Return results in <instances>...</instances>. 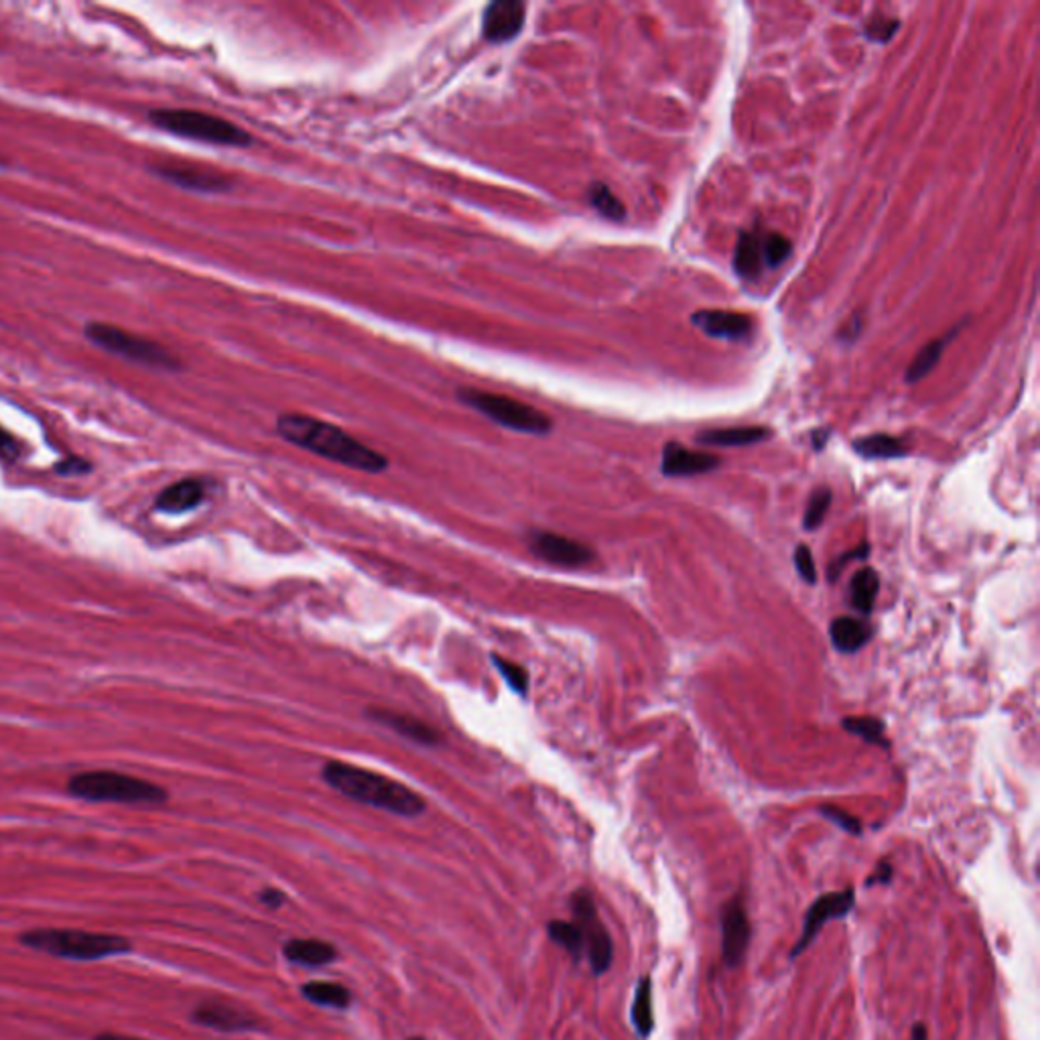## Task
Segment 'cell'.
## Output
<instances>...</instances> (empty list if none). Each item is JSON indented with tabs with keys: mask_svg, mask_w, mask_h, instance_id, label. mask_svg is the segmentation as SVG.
<instances>
[{
	"mask_svg": "<svg viewBox=\"0 0 1040 1040\" xmlns=\"http://www.w3.org/2000/svg\"><path fill=\"white\" fill-rule=\"evenodd\" d=\"M492 663L494 667L498 668V673L502 675V679L509 684V687L513 689L514 693L518 696H525L528 689V673L521 665H516L513 661H506L502 659L500 654H492Z\"/></svg>",
	"mask_w": 1040,
	"mask_h": 1040,
	"instance_id": "1f68e13d",
	"label": "cell"
},
{
	"mask_svg": "<svg viewBox=\"0 0 1040 1040\" xmlns=\"http://www.w3.org/2000/svg\"><path fill=\"white\" fill-rule=\"evenodd\" d=\"M829 637H831V642L839 652L854 654L862 647H866V642L872 637V630H869L868 624H864L862 621H855L850 616H841V618L831 622Z\"/></svg>",
	"mask_w": 1040,
	"mask_h": 1040,
	"instance_id": "ffe728a7",
	"label": "cell"
},
{
	"mask_svg": "<svg viewBox=\"0 0 1040 1040\" xmlns=\"http://www.w3.org/2000/svg\"><path fill=\"white\" fill-rule=\"evenodd\" d=\"M0 455H2L4 460H9V462L16 458L15 439H13L11 435L4 434L2 429H0Z\"/></svg>",
	"mask_w": 1040,
	"mask_h": 1040,
	"instance_id": "60d3db41",
	"label": "cell"
},
{
	"mask_svg": "<svg viewBox=\"0 0 1040 1040\" xmlns=\"http://www.w3.org/2000/svg\"><path fill=\"white\" fill-rule=\"evenodd\" d=\"M458 399L484 417L516 434L547 435L553 429L551 417L532 404L486 390L460 389Z\"/></svg>",
	"mask_w": 1040,
	"mask_h": 1040,
	"instance_id": "8992f818",
	"label": "cell"
},
{
	"mask_svg": "<svg viewBox=\"0 0 1040 1040\" xmlns=\"http://www.w3.org/2000/svg\"><path fill=\"white\" fill-rule=\"evenodd\" d=\"M549 937L565 949L574 962H581L584 955H586V937H584V931L581 927L575 923V920H551L549 927Z\"/></svg>",
	"mask_w": 1040,
	"mask_h": 1040,
	"instance_id": "d4e9b609",
	"label": "cell"
},
{
	"mask_svg": "<svg viewBox=\"0 0 1040 1040\" xmlns=\"http://www.w3.org/2000/svg\"><path fill=\"white\" fill-rule=\"evenodd\" d=\"M719 462L722 460L712 453L691 451L679 443H668L663 450L661 472L668 478H687V476L707 474L719 466Z\"/></svg>",
	"mask_w": 1040,
	"mask_h": 1040,
	"instance_id": "5bb4252c",
	"label": "cell"
},
{
	"mask_svg": "<svg viewBox=\"0 0 1040 1040\" xmlns=\"http://www.w3.org/2000/svg\"><path fill=\"white\" fill-rule=\"evenodd\" d=\"M301 994L311 1004L326 1008L346 1010L352 1004L350 990L338 981H310L301 988Z\"/></svg>",
	"mask_w": 1040,
	"mask_h": 1040,
	"instance_id": "603a6c76",
	"label": "cell"
},
{
	"mask_svg": "<svg viewBox=\"0 0 1040 1040\" xmlns=\"http://www.w3.org/2000/svg\"><path fill=\"white\" fill-rule=\"evenodd\" d=\"M409 1040H423V1039H409Z\"/></svg>",
	"mask_w": 1040,
	"mask_h": 1040,
	"instance_id": "f6af8a7d",
	"label": "cell"
},
{
	"mask_svg": "<svg viewBox=\"0 0 1040 1040\" xmlns=\"http://www.w3.org/2000/svg\"><path fill=\"white\" fill-rule=\"evenodd\" d=\"M794 567L799 575L807 581V584H815L817 581V569H815V563H813V553L809 549L807 544H799L797 551H794Z\"/></svg>",
	"mask_w": 1040,
	"mask_h": 1040,
	"instance_id": "d590c367",
	"label": "cell"
},
{
	"mask_svg": "<svg viewBox=\"0 0 1040 1040\" xmlns=\"http://www.w3.org/2000/svg\"><path fill=\"white\" fill-rule=\"evenodd\" d=\"M819 813H822L824 817H827L829 822H834L838 827H841L843 831H848V834H852V836H862V824H860V819H855L854 815L845 813L843 809L834 807V805H824V807H819Z\"/></svg>",
	"mask_w": 1040,
	"mask_h": 1040,
	"instance_id": "e575fe53",
	"label": "cell"
},
{
	"mask_svg": "<svg viewBox=\"0 0 1040 1040\" xmlns=\"http://www.w3.org/2000/svg\"><path fill=\"white\" fill-rule=\"evenodd\" d=\"M792 245L787 236L778 233H768L762 238V259L768 266H778L791 256Z\"/></svg>",
	"mask_w": 1040,
	"mask_h": 1040,
	"instance_id": "4dcf8cb0",
	"label": "cell"
},
{
	"mask_svg": "<svg viewBox=\"0 0 1040 1040\" xmlns=\"http://www.w3.org/2000/svg\"><path fill=\"white\" fill-rule=\"evenodd\" d=\"M911 1037H913V1040H929V1030L923 1023H916L911 1030Z\"/></svg>",
	"mask_w": 1040,
	"mask_h": 1040,
	"instance_id": "b9f144b4",
	"label": "cell"
},
{
	"mask_svg": "<svg viewBox=\"0 0 1040 1040\" xmlns=\"http://www.w3.org/2000/svg\"><path fill=\"white\" fill-rule=\"evenodd\" d=\"M892 874H894L892 866L888 862H880L876 872L866 880V886L888 885L892 880Z\"/></svg>",
	"mask_w": 1040,
	"mask_h": 1040,
	"instance_id": "f35d334b",
	"label": "cell"
},
{
	"mask_svg": "<svg viewBox=\"0 0 1040 1040\" xmlns=\"http://www.w3.org/2000/svg\"><path fill=\"white\" fill-rule=\"evenodd\" d=\"M322 777L334 791L343 797L364 803L368 807L383 809L401 817H417L425 813V799L419 792L411 791L406 785L378 775L368 768H362L348 762H326Z\"/></svg>",
	"mask_w": 1040,
	"mask_h": 1040,
	"instance_id": "7a4b0ae2",
	"label": "cell"
},
{
	"mask_svg": "<svg viewBox=\"0 0 1040 1040\" xmlns=\"http://www.w3.org/2000/svg\"><path fill=\"white\" fill-rule=\"evenodd\" d=\"M632 1023L642 1039L651 1037L654 1030V1014H652V979L651 976L638 981L637 994L632 1002Z\"/></svg>",
	"mask_w": 1040,
	"mask_h": 1040,
	"instance_id": "4316f807",
	"label": "cell"
},
{
	"mask_svg": "<svg viewBox=\"0 0 1040 1040\" xmlns=\"http://www.w3.org/2000/svg\"><path fill=\"white\" fill-rule=\"evenodd\" d=\"M283 955L287 962L296 963V965L324 967L336 962L338 949L319 939H293L283 948Z\"/></svg>",
	"mask_w": 1040,
	"mask_h": 1040,
	"instance_id": "ac0fdd59",
	"label": "cell"
},
{
	"mask_svg": "<svg viewBox=\"0 0 1040 1040\" xmlns=\"http://www.w3.org/2000/svg\"><path fill=\"white\" fill-rule=\"evenodd\" d=\"M277 431L289 443L311 451L340 466L358 472L380 474L389 467L387 455L358 441L354 435L346 434L342 427L327 421L315 419L303 413H287L277 419Z\"/></svg>",
	"mask_w": 1040,
	"mask_h": 1040,
	"instance_id": "6da1fadb",
	"label": "cell"
},
{
	"mask_svg": "<svg viewBox=\"0 0 1040 1040\" xmlns=\"http://www.w3.org/2000/svg\"><path fill=\"white\" fill-rule=\"evenodd\" d=\"M831 504V490L829 488H817L811 498H809L807 511L803 518V527L807 530H815L825 521V514L829 511Z\"/></svg>",
	"mask_w": 1040,
	"mask_h": 1040,
	"instance_id": "d6a6232c",
	"label": "cell"
},
{
	"mask_svg": "<svg viewBox=\"0 0 1040 1040\" xmlns=\"http://www.w3.org/2000/svg\"><path fill=\"white\" fill-rule=\"evenodd\" d=\"M205 498V484L198 478H186L167 486L155 500L159 513L181 514L200 506Z\"/></svg>",
	"mask_w": 1040,
	"mask_h": 1040,
	"instance_id": "2e32d148",
	"label": "cell"
},
{
	"mask_svg": "<svg viewBox=\"0 0 1040 1040\" xmlns=\"http://www.w3.org/2000/svg\"><path fill=\"white\" fill-rule=\"evenodd\" d=\"M762 238L759 234L742 233L734 252V271L742 279H756L762 273Z\"/></svg>",
	"mask_w": 1040,
	"mask_h": 1040,
	"instance_id": "7402d4cb",
	"label": "cell"
},
{
	"mask_svg": "<svg viewBox=\"0 0 1040 1040\" xmlns=\"http://www.w3.org/2000/svg\"><path fill=\"white\" fill-rule=\"evenodd\" d=\"M841 724H843L845 730L852 731L854 736H860L868 744L888 745L885 738V724L876 717H866V715L845 717Z\"/></svg>",
	"mask_w": 1040,
	"mask_h": 1040,
	"instance_id": "f546056e",
	"label": "cell"
},
{
	"mask_svg": "<svg viewBox=\"0 0 1040 1040\" xmlns=\"http://www.w3.org/2000/svg\"><path fill=\"white\" fill-rule=\"evenodd\" d=\"M854 904L855 892L852 886H848L845 890H839V892L822 894L817 901L813 902L809 906L807 915H805L801 937L797 939V943L792 948L791 960H797L803 951H807L809 945L815 941V937L824 929L825 923L850 915Z\"/></svg>",
	"mask_w": 1040,
	"mask_h": 1040,
	"instance_id": "9c48e42d",
	"label": "cell"
},
{
	"mask_svg": "<svg viewBox=\"0 0 1040 1040\" xmlns=\"http://www.w3.org/2000/svg\"><path fill=\"white\" fill-rule=\"evenodd\" d=\"M868 544L862 543L860 547H857V549H854V551H850V553H845V555H839L838 560H836V563L831 565V569H829V579H831V581H836V579L839 577V574H841V569H843V567H845L850 561L866 560V557H868Z\"/></svg>",
	"mask_w": 1040,
	"mask_h": 1040,
	"instance_id": "8d00e7d4",
	"label": "cell"
},
{
	"mask_svg": "<svg viewBox=\"0 0 1040 1040\" xmlns=\"http://www.w3.org/2000/svg\"><path fill=\"white\" fill-rule=\"evenodd\" d=\"M285 901H287L285 892H280L277 888H266V890L261 892V902H263L264 906L273 909V911L280 909V906L285 904Z\"/></svg>",
	"mask_w": 1040,
	"mask_h": 1040,
	"instance_id": "ab89813d",
	"label": "cell"
},
{
	"mask_svg": "<svg viewBox=\"0 0 1040 1040\" xmlns=\"http://www.w3.org/2000/svg\"><path fill=\"white\" fill-rule=\"evenodd\" d=\"M84 334L93 346L106 350L110 354H116V356H123L130 362L142 364V366L165 368V371H173V368L179 366L177 358L173 356L170 350H165L163 346H159L153 340H147V338L135 336L130 331H125L121 327L92 322V324H88Z\"/></svg>",
	"mask_w": 1040,
	"mask_h": 1040,
	"instance_id": "52a82bcc",
	"label": "cell"
},
{
	"mask_svg": "<svg viewBox=\"0 0 1040 1040\" xmlns=\"http://www.w3.org/2000/svg\"><path fill=\"white\" fill-rule=\"evenodd\" d=\"M193 1020L198 1025L214 1028L220 1032H245V1030H252L256 1026L254 1025V1018L247 1012L226 1006V1004H217V1002L202 1004L200 1008L193 1012Z\"/></svg>",
	"mask_w": 1040,
	"mask_h": 1040,
	"instance_id": "e0dca14e",
	"label": "cell"
},
{
	"mask_svg": "<svg viewBox=\"0 0 1040 1040\" xmlns=\"http://www.w3.org/2000/svg\"><path fill=\"white\" fill-rule=\"evenodd\" d=\"M691 322L712 338L734 340V342L745 340L754 329L752 317L744 315V313H736V311H698V313H693Z\"/></svg>",
	"mask_w": 1040,
	"mask_h": 1040,
	"instance_id": "4fadbf2b",
	"label": "cell"
},
{
	"mask_svg": "<svg viewBox=\"0 0 1040 1040\" xmlns=\"http://www.w3.org/2000/svg\"><path fill=\"white\" fill-rule=\"evenodd\" d=\"M854 450L869 458V460H890V458H902L906 455L909 448L902 443L899 437L892 435L874 434L860 437L854 441Z\"/></svg>",
	"mask_w": 1040,
	"mask_h": 1040,
	"instance_id": "cb8c5ba5",
	"label": "cell"
},
{
	"mask_svg": "<svg viewBox=\"0 0 1040 1040\" xmlns=\"http://www.w3.org/2000/svg\"><path fill=\"white\" fill-rule=\"evenodd\" d=\"M55 472L62 474V476H79V474L90 472V464H88L86 460H82V458H67V460H63V462H60V464L55 466Z\"/></svg>",
	"mask_w": 1040,
	"mask_h": 1040,
	"instance_id": "74e56055",
	"label": "cell"
},
{
	"mask_svg": "<svg viewBox=\"0 0 1040 1040\" xmlns=\"http://www.w3.org/2000/svg\"><path fill=\"white\" fill-rule=\"evenodd\" d=\"M949 338H939L935 342L927 343L918 354H916L913 364L909 366L906 371V383H918L923 380L927 374L931 373L932 368L939 364L941 360V354L948 346Z\"/></svg>",
	"mask_w": 1040,
	"mask_h": 1040,
	"instance_id": "f1b7e54d",
	"label": "cell"
},
{
	"mask_svg": "<svg viewBox=\"0 0 1040 1040\" xmlns=\"http://www.w3.org/2000/svg\"><path fill=\"white\" fill-rule=\"evenodd\" d=\"M829 434L825 429H819L813 434V443H815V450H824L825 441H827Z\"/></svg>",
	"mask_w": 1040,
	"mask_h": 1040,
	"instance_id": "7bdbcfd3",
	"label": "cell"
},
{
	"mask_svg": "<svg viewBox=\"0 0 1040 1040\" xmlns=\"http://www.w3.org/2000/svg\"><path fill=\"white\" fill-rule=\"evenodd\" d=\"M878 590H880V579L872 567H864L854 575L850 591H852V604L860 614L868 616L869 612L874 610Z\"/></svg>",
	"mask_w": 1040,
	"mask_h": 1040,
	"instance_id": "484cf974",
	"label": "cell"
},
{
	"mask_svg": "<svg viewBox=\"0 0 1040 1040\" xmlns=\"http://www.w3.org/2000/svg\"><path fill=\"white\" fill-rule=\"evenodd\" d=\"M96 1040H142V1039H137V1037H125V1035H112V1032H109V1035H100V1037H96Z\"/></svg>",
	"mask_w": 1040,
	"mask_h": 1040,
	"instance_id": "ee69618b",
	"label": "cell"
},
{
	"mask_svg": "<svg viewBox=\"0 0 1040 1040\" xmlns=\"http://www.w3.org/2000/svg\"><path fill=\"white\" fill-rule=\"evenodd\" d=\"M588 198H590L591 208L600 214V216L607 217L612 222H621L626 217V208L624 203L616 198V193L606 186V184H593L588 191Z\"/></svg>",
	"mask_w": 1040,
	"mask_h": 1040,
	"instance_id": "83f0119b",
	"label": "cell"
},
{
	"mask_svg": "<svg viewBox=\"0 0 1040 1040\" xmlns=\"http://www.w3.org/2000/svg\"><path fill=\"white\" fill-rule=\"evenodd\" d=\"M155 172L173 186L191 189V191L216 193L233 186L228 177L212 170L196 167V165H163V167H156Z\"/></svg>",
	"mask_w": 1040,
	"mask_h": 1040,
	"instance_id": "9a60e30c",
	"label": "cell"
},
{
	"mask_svg": "<svg viewBox=\"0 0 1040 1040\" xmlns=\"http://www.w3.org/2000/svg\"><path fill=\"white\" fill-rule=\"evenodd\" d=\"M67 791L93 803H125V805H161L167 801V791L155 782L128 777L112 770H90L70 778Z\"/></svg>",
	"mask_w": 1040,
	"mask_h": 1040,
	"instance_id": "3957f363",
	"label": "cell"
},
{
	"mask_svg": "<svg viewBox=\"0 0 1040 1040\" xmlns=\"http://www.w3.org/2000/svg\"><path fill=\"white\" fill-rule=\"evenodd\" d=\"M527 7L518 0H497L481 16V35L490 43H506L525 27Z\"/></svg>",
	"mask_w": 1040,
	"mask_h": 1040,
	"instance_id": "7c38bea8",
	"label": "cell"
},
{
	"mask_svg": "<svg viewBox=\"0 0 1040 1040\" xmlns=\"http://www.w3.org/2000/svg\"><path fill=\"white\" fill-rule=\"evenodd\" d=\"M25 948L37 949L55 957L96 962L110 955H121L130 951L125 937L109 932L70 931V929H37L21 935Z\"/></svg>",
	"mask_w": 1040,
	"mask_h": 1040,
	"instance_id": "277c9868",
	"label": "cell"
},
{
	"mask_svg": "<svg viewBox=\"0 0 1040 1040\" xmlns=\"http://www.w3.org/2000/svg\"><path fill=\"white\" fill-rule=\"evenodd\" d=\"M528 547L535 557L557 567L575 569L593 561V551L588 544L567 539L563 535H555V532H543V530L532 532Z\"/></svg>",
	"mask_w": 1040,
	"mask_h": 1040,
	"instance_id": "30bf717a",
	"label": "cell"
},
{
	"mask_svg": "<svg viewBox=\"0 0 1040 1040\" xmlns=\"http://www.w3.org/2000/svg\"><path fill=\"white\" fill-rule=\"evenodd\" d=\"M770 435L764 427H731V429H710L698 435L701 446H717V448H742L764 441Z\"/></svg>",
	"mask_w": 1040,
	"mask_h": 1040,
	"instance_id": "44dd1931",
	"label": "cell"
},
{
	"mask_svg": "<svg viewBox=\"0 0 1040 1040\" xmlns=\"http://www.w3.org/2000/svg\"><path fill=\"white\" fill-rule=\"evenodd\" d=\"M899 27L901 23L897 18L876 15L866 25V37L874 43H888L894 37V33L899 32Z\"/></svg>",
	"mask_w": 1040,
	"mask_h": 1040,
	"instance_id": "836d02e7",
	"label": "cell"
},
{
	"mask_svg": "<svg viewBox=\"0 0 1040 1040\" xmlns=\"http://www.w3.org/2000/svg\"><path fill=\"white\" fill-rule=\"evenodd\" d=\"M572 911H574V920L581 927L584 937H586V955L591 965V972L596 976H604L612 960H614V943L612 937L606 931L604 923L600 920L596 902L591 899L588 890H577L572 897Z\"/></svg>",
	"mask_w": 1040,
	"mask_h": 1040,
	"instance_id": "ba28073f",
	"label": "cell"
},
{
	"mask_svg": "<svg viewBox=\"0 0 1040 1040\" xmlns=\"http://www.w3.org/2000/svg\"><path fill=\"white\" fill-rule=\"evenodd\" d=\"M371 715L376 722L385 724L390 730L401 734V736L417 742V744L437 745L441 742L439 731L431 726H427L425 722L411 717V715L394 714V712H373Z\"/></svg>",
	"mask_w": 1040,
	"mask_h": 1040,
	"instance_id": "d6986e66",
	"label": "cell"
},
{
	"mask_svg": "<svg viewBox=\"0 0 1040 1040\" xmlns=\"http://www.w3.org/2000/svg\"><path fill=\"white\" fill-rule=\"evenodd\" d=\"M750 918L744 901L738 897L726 904L722 916V951L728 967H740L750 948Z\"/></svg>",
	"mask_w": 1040,
	"mask_h": 1040,
	"instance_id": "8fae6325",
	"label": "cell"
},
{
	"mask_svg": "<svg viewBox=\"0 0 1040 1040\" xmlns=\"http://www.w3.org/2000/svg\"><path fill=\"white\" fill-rule=\"evenodd\" d=\"M149 121L175 137L202 140L222 147H249L252 137L245 128L208 112L187 109L151 110Z\"/></svg>",
	"mask_w": 1040,
	"mask_h": 1040,
	"instance_id": "5b68a950",
	"label": "cell"
}]
</instances>
